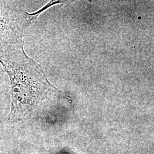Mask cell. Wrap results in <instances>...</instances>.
I'll use <instances>...</instances> for the list:
<instances>
[{
    "instance_id": "1",
    "label": "cell",
    "mask_w": 154,
    "mask_h": 154,
    "mask_svg": "<svg viewBox=\"0 0 154 154\" xmlns=\"http://www.w3.org/2000/svg\"><path fill=\"white\" fill-rule=\"evenodd\" d=\"M0 63L11 80L10 120L22 118L49 94L60 92L48 81L42 67L25 54L21 39L0 50Z\"/></svg>"
}]
</instances>
